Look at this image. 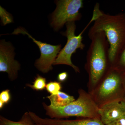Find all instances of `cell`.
Returning <instances> with one entry per match:
<instances>
[{
	"label": "cell",
	"mask_w": 125,
	"mask_h": 125,
	"mask_svg": "<svg viewBox=\"0 0 125 125\" xmlns=\"http://www.w3.org/2000/svg\"><path fill=\"white\" fill-rule=\"evenodd\" d=\"M94 21L89 31L90 38L99 32L105 33L109 45V59L112 67L118 54L125 46V13L115 15L105 13L101 11L97 3L94 8L92 19Z\"/></svg>",
	"instance_id": "1"
},
{
	"label": "cell",
	"mask_w": 125,
	"mask_h": 125,
	"mask_svg": "<svg viewBox=\"0 0 125 125\" xmlns=\"http://www.w3.org/2000/svg\"><path fill=\"white\" fill-rule=\"evenodd\" d=\"M90 39L92 42L87 52L86 67L90 84L94 86L112 67L109 59V43L104 33H97Z\"/></svg>",
	"instance_id": "2"
},
{
	"label": "cell",
	"mask_w": 125,
	"mask_h": 125,
	"mask_svg": "<svg viewBox=\"0 0 125 125\" xmlns=\"http://www.w3.org/2000/svg\"><path fill=\"white\" fill-rule=\"evenodd\" d=\"M77 99L64 106L54 107L42 103L46 114L52 119H62L70 117L99 118V107L92 96L83 90L79 91Z\"/></svg>",
	"instance_id": "3"
},
{
	"label": "cell",
	"mask_w": 125,
	"mask_h": 125,
	"mask_svg": "<svg viewBox=\"0 0 125 125\" xmlns=\"http://www.w3.org/2000/svg\"><path fill=\"white\" fill-rule=\"evenodd\" d=\"M124 76V73L112 67L103 78L97 96L102 104L111 101L113 97L115 100H121L123 98L125 94Z\"/></svg>",
	"instance_id": "4"
},
{
	"label": "cell",
	"mask_w": 125,
	"mask_h": 125,
	"mask_svg": "<svg viewBox=\"0 0 125 125\" xmlns=\"http://www.w3.org/2000/svg\"><path fill=\"white\" fill-rule=\"evenodd\" d=\"M56 8L52 14L51 25L58 31L69 22L80 20V10L83 6L82 0H60L56 2Z\"/></svg>",
	"instance_id": "5"
},
{
	"label": "cell",
	"mask_w": 125,
	"mask_h": 125,
	"mask_svg": "<svg viewBox=\"0 0 125 125\" xmlns=\"http://www.w3.org/2000/svg\"><path fill=\"white\" fill-rule=\"evenodd\" d=\"M66 30L62 34L67 38V42L64 47L62 49L56 58L53 65H66L73 68L75 71L79 73V67L75 65L71 61L72 54L78 49L83 50L85 45L83 42V32L78 36L75 34L76 27L74 22H69L66 24Z\"/></svg>",
	"instance_id": "6"
},
{
	"label": "cell",
	"mask_w": 125,
	"mask_h": 125,
	"mask_svg": "<svg viewBox=\"0 0 125 125\" xmlns=\"http://www.w3.org/2000/svg\"><path fill=\"white\" fill-rule=\"evenodd\" d=\"M22 34L27 35L32 39L39 47L41 56L40 58L36 61L35 66L40 72L44 73H48L52 69V67L58 54L61 50V45H52L36 40L28 33L26 30L19 27L15 30L11 34L17 35Z\"/></svg>",
	"instance_id": "7"
},
{
	"label": "cell",
	"mask_w": 125,
	"mask_h": 125,
	"mask_svg": "<svg viewBox=\"0 0 125 125\" xmlns=\"http://www.w3.org/2000/svg\"><path fill=\"white\" fill-rule=\"evenodd\" d=\"M14 49L9 43L1 41L0 45V72H6L10 80L17 79L20 65L14 59Z\"/></svg>",
	"instance_id": "8"
},
{
	"label": "cell",
	"mask_w": 125,
	"mask_h": 125,
	"mask_svg": "<svg viewBox=\"0 0 125 125\" xmlns=\"http://www.w3.org/2000/svg\"><path fill=\"white\" fill-rule=\"evenodd\" d=\"M121 101H110L99 107V115L100 120L104 125H108L125 114V107Z\"/></svg>",
	"instance_id": "9"
},
{
	"label": "cell",
	"mask_w": 125,
	"mask_h": 125,
	"mask_svg": "<svg viewBox=\"0 0 125 125\" xmlns=\"http://www.w3.org/2000/svg\"><path fill=\"white\" fill-rule=\"evenodd\" d=\"M29 114L36 124L43 125H105L99 118L67 120L64 119L42 118L32 112Z\"/></svg>",
	"instance_id": "10"
},
{
	"label": "cell",
	"mask_w": 125,
	"mask_h": 125,
	"mask_svg": "<svg viewBox=\"0 0 125 125\" xmlns=\"http://www.w3.org/2000/svg\"><path fill=\"white\" fill-rule=\"evenodd\" d=\"M47 98L50 101V106L54 107L64 106L75 100L73 96L62 92L55 95L51 94Z\"/></svg>",
	"instance_id": "11"
},
{
	"label": "cell",
	"mask_w": 125,
	"mask_h": 125,
	"mask_svg": "<svg viewBox=\"0 0 125 125\" xmlns=\"http://www.w3.org/2000/svg\"><path fill=\"white\" fill-rule=\"evenodd\" d=\"M29 112L25 113L20 121H14L0 116V125H35Z\"/></svg>",
	"instance_id": "12"
},
{
	"label": "cell",
	"mask_w": 125,
	"mask_h": 125,
	"mask_svg": "<svg viewBox=\"0 0 125 125\" xmlns=\"http://www.w3.org/2000/svg\"><path fill=\"white\" fill-rule=\"evenodd\" d=\"M46 79L39 74H37L35 77L33 84H27L26 86L35 91H41L46 89Z\"/></svg>",
	"instance_id": "13"
},
{
	"label": "cell",
	"mask_w": 125,
	"mask_h": 125,
	"mask_svg": "<svg viewBox=\"0 0 125 125\" xmlns=\"http://www.w3.org/2000/svg\"><path fill=\"white\" fill-rule=\"evenodd\" d=\"M112 67L125 73V46L118 54Z\"/></svg>",
	"instance_id": "14"
},
{
	"label": "cell",
	"mask_w": 125,
	"mask_h": 125,
	"mask_svg": "<svg viewBox=\"0 0 125 125\" xmlns=\"http://www.w3.org/2000/svg\"><path fill=\"white\" fill-rule=\"evenodd\" d=\"M62 85L61 83L57 81H50L47 84L46 89L52 95L57 94L61 92Z\"/></svg>",
	"instance_id": "15"
},
{
	"label": "cell",
	"mask_w": 125,
	"mask_h": 125,
	"mask_svg": "<svg viewBox=\"0 0 125 125\" xmlns=\"http://www.w3.org/2000/svg\"><path fill=\"white\" fill-rule=\"evenodd\" d=\"M11 99L10 91L9 89L3 90L0 93V101L5 104H7Z\"/></svg>",
	"instance_id": "16"
},
{
	"label": "cell",
	"mask_w": 125,
	"mask_h": 125,
	"mask_svg": "<svg viewBox=\"0 0 125 125\" xmlns=\"http://www.w3.org/2000/svg\"><path fill=\"white\" fill-rule=\"evenodd\" d=\"M107 125H125V114Z\"/></svg>",
	"instance_id": "17"
},
{
	"label": "cell",
	"mask_w": 125,
	"mask_h": 125,
	"mask_svg": "<svg viewBox=\"0 0 125 125\" xmlns=\"http://www.w3.org/2000/svg\"><path fill=\"white\" fill-rule=\"evenodd\" d=\"M68 77V73L67 72H64L58 74L57 79L59 82L62 83L65 81L67 80Z\"/></svg>",
	"instance_id": "18"
},
{
	"label": "cell",
	"mask_w": 125,
	"mask_h": 125,
	"mask_svg": "<svg viewBox=\"0 0 125 125\" xmlns=\"http://www.w3.org/2000/svg\"><path fill=\"white\" fill-rule=\"evenodd\" d=\"M121 102L125 107V94L123 96V98L121 100Z\"/></svg>",
	"instance_id": "19"
},
{
	"label": "cell",
	"mask_w": 125,
	"mask_h": 125,
	"mask_svg": "<svg viewBox=\"0 0 125 125\" xmlns=\"http://www.w3.org/2000/svg\"><path fill=\"white\" fill-rule=\"evenodd\" d=\"M5 104L4 103L0 101V109H2L4 107V106H5Z\"/></svg>",
	"instance_id": "20"
},
{
	"label": "cell",
	"mask_w": 125,
	"mask_h": 125,
	"mask_svg": "<svg viewBox=\"0 0 125 125\" xmlns=\"http://www.w3.org/2000/svg\"><path fill=\"white\" fill-rule=\"evenodd\" d=\"M124 85H125V76H124Z\"/></svg>",
	"instance_id": "21"
},
{
	"label": "cell",
	"mask_w": 125,
	"mask_h": 125,
	"mask_svg": "<svg viewBox=\"0 0 125 125\" xmlns=\"http://www.w3.org/2000/svg\"><path fill=\"white\" fill-rule=\"evenodd\" d=\"M35 125H39V124H36V123H35Z\"/></svg>",
	"instance_id": "22"
}]
</instances>
